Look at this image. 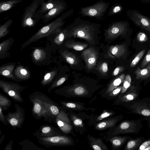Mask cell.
Wrapping results in <instances>:
<instances>
[{
	"label": "cell",
	"mask_w": 150,
	"mask_h": 150,
	"mask_svg": "<svg viewBox=\"0 0 150 150\" xmlns=\"http://www.w3.org/2000/svg\"><path fill=\"white\" fill-rule=\"evenodd\" d=\"M29 99L33 104V115L36 120L44 117L45 121L51 123L57 117L71 124L66 110L43 93L35 91L29 95Z\"/></svg>",
	"instance_id": "cell-1"
},
{
	"label": "cell",
	"mask_w": 150,
	"mask_h": 150,
	"mask_svg": "<svg viewBox=\"0 0 150 150\" xmlns=\"http://www.w3.org/2000/svg\"><path fill=\"white\" fill-rule=\"evenodd\" d=\"M100 25L99 24L92 23L78 17L66 28L68 30L67 38H79L85 40L90 44H93L94 36L99 32Z\"/></svg>",
	"instance_id": "cell-2"
},
{
	"label": "cell",
	"mask_w": 150,
	"mask_h": 150,
	"mask_svg": "<svg viewBox=\"0 0 150 150\" xmlns=\"http://www.w3.org/2000/svg\"><path fill=\"white\" fill-rule=\"evenodd\" d=\"M74 12V9H71L54 21L41 28L35 33L22 44L20 52L33 42L43 38L59 33L62 30V27L66 22L64 20L70 16Z\"/></svg>",
	"instance_id": "cell-3"
},
{
	"label": "cell",
	"mask_w": 150,
	"mask_h": 150,
	"mask_svg": "<svg viewBox=\"0 0 150 150\" xmlns=\"http://www.w3.org/2000/svg\"><path fill=\"white\" fill-rule=\"evenodd\" d=\"M53 92L57 94L67 98H89L93 96L94 93L93 91L91 90L86 86L80 84L65 86L62 88L56 89Z\"/></svg>",
	"instance_id": "cell-4"
},
{
	"label": "cell",
	"mask_w": 150,
	"mask_h": 150,
	"mask_svg": "<svg viewBox=\"0 0 150 150\" xmlns=\"http://www.w3.org/2000/svg\"><path fill=\"white\" fill-rule=\"evenodd\" d=\"M110 5L109 2L100 0L90 6L81 8L79 13L81 17H89L100 19L105 15Z\"/></svg>",
	"instance_id": "cell-5"
},
{
	"label": "cell",
	"mask_w": 150,
	"mask_h": 150,
	"mask_svg": "<svg viewBox=\"0 0 150 150\" xmlns=\"http://www.w3.org/2000/svg\"><path fill=\"white\" fill-rule=\"evenodd\" d=\"M33 49L31 54L32 62L35 64L41 66L49 64L52 62V51L53 48L52 45L46 46L45 47H35Z\"/></svg>",
	"instance_id": "cell-6"
},
{
	"label": "cell",
	"mask_w": 150,
	"mask_h": 150,
	"mask_svg": "<svg viewBox=\"0 0 150 150\" xmlns=\"http://www.w3.org/2000/svg\"><path fill=\"white\" fill-rule=\"evenodd\" d=\"M38 142L47 148L56 146H69L75 145L73 138L61 135L53 137L36 138Z\"/></svg>",
	"instance_id": "cell-7"
},
{
	"label": "cell",
	"mask_w": 150,
	"mask_h": 150,
	"mask_svg": "<svg viewBox=\"0 0 150 150\" xmlns=\"http://www.w3.org/2000/svg\"><path fill=\"white\" fill-rule=\"evenodd\" d=\"M27 86H23L17 83L0 79V88L6 94L14 101L19 103L24 101L21 93Z\"/></svg>",
	"instance_id": "cell-8"
},
{
	"label": "cell",
	"mask_w": 150,
	"mask_h": 150,
	"mask_svg": "<svg viewBox=\"0 0 150 150\" xmlns=\"http://www.w3.org/2000/svg\"><path fill=\"white\" fill-rule=\"evenodd\" d=\"M44 0H33L28 6L24 10L22 16L21 25L23 28H30L35 26L36 23L34 17L41 4Z\"/></svg>",
	"instance_id": "cell-9"
},
{
	"label": "cell",
	"mask_w": 150,
	"mask_h": 150,
	"mask_svg": "<svg viewBox=\"0 0 150 150\" xmlns=\"http://www.w3.org/2000/svg\"><path fill=\"white\" fill-rule=\"evenodd\" d=\"M129 29L128 22L125 21H117L110 25L106 30L105 34L107 39H112L125 35Z\"/></svg>",
	"instance_id": "cell-10"
},
{
	"label": "cell",
	"mask_w": 150,
	"mask_h": 150,
	"mask_svg": "<svg viewBox=\"0 0 150 150\" xmlns=\"http://www.w3.org/2000/svg\"><path fill=\"white\" fill-rule=\"evenodd\" d=\"M15 112H9L5 115L6 121L14 129L21 128L25 122V111L23 108L17 103L14 105Z\"/></svg>",
	"instance_id": "cell-11"
},
{
	"label": "cell",
	"mask_w": 150,
	"mask_h": 150,
	"mask_svg": "<svg viewBox=\"0 0 150 150\" xmlns=\"http://www.w3.org/2000/svg\"><path fill=\"white\" fill-rule=\"evenodd\" d=\"M127 16L137 26L150 34V18L135 9L128 10Z\"/></svg>",
	"instance_id": "cell-12"
},
{
	"label": "cell",
	"mask_w": 150,
	"mask_h": 150,
	"mask_svg": "<svg viewBox=\"0 0 150 150\" xmlns=\"http://www.w3.org/2000/svg\"><path fill=\"white\" fill-rule=\"evenodd\" d=\"M137 126L134 122L125 121L118 125L110 128L106 133L109 138L120 134L134 133L136 132Z\"/></svg>",
	"instance_id": "cell-13"
},
{
	"label": "cell",
	"mask_w": 150,
	"mask_h": 150,
	"mask_svg": "<svg viewBox=\"0 0 150 150\" xmlns=\"http://www.w3.org/2000/svg\"><path fill=\"white\" fill-rule=\"evenodd\" d=\"M62 132L60 129L44 124L40 125L39 129L34 132L33 135L35 138L50 137L62 135Z\"/></svg>",
	"instance_id": "cell-14"
},
{
	"label": "cell",
	"mask_w": 150,
	"mask_h": 150,
	"mask_svg": "<svg viewBox=\"0 0 150 150\" xmlns=\"http://www.w3.org/2000/svg\"><path fill=\"white\" fill-rule=\"evenodd\" d=\"M67 6L64 1L61 0L54 7L42 17L41 19L43 22L46 23L58 16L66 9Z\"/></svg>",
	"instance_id": "cell-15"
},
{
	"label": "cell",
	"mask_w": 150,
	"mask_h": 150,
	"mask_svg": "<svg viewBox=\"0 0 150 150\" xmlns=\"http://www.w3.org/2000/svg\"><path fill=\"white\" fill-rule=\"evenodd\" d=\"M61 0H48L46 2L44 1L41 4L39 8L37 11L34 17L35 23H37L43 16L54 7Z\"/></svg>",
	"instance_id": "cell-16"
},
{
	"label": "cell",
	"mask_w": 150,
	"mask_h": 150,
	"mask_svg": "<svg viewBox=\"0 0 150 150\" xmlns=\"http://www.w3.org/2000/svg\"><path fill=\"white\" fill-rule=\"evenodd\" d=\"M82 55L88 69H91L96 65L98 58V53L91 47L83 51Z\"/></svg>",
	"instance_id": "cell-17"
},
{
	"label": "cell",
	"mask_w": 150,
	"mask_h": 150,
	"mask_svg": "<svg viewBox=\"0 0 150 150\" xmlns=\"http://www.w3.org/2000/svg\"><path fill=\"white\" fill-rule=\"evenodd\" d=\"M16 64V62H11L2 65L0 67V75L13 81L19 82L13 74Z\"/></svg>",
	"instance_id": "cell-18"
},
{
	"label": "cell",
	"mask_w": 150,
	"mask_h": 150,
	"mask_svg": "<svg viewBox=\"0 0 150 150\" xmlns=\"http://www.w3.org/2000/svg\"><path fill=\"white\" fill-rule=\"evenodd\" d=\"M13 74L19 82L26 81L31 76V72L28 68L20 64L15 67Z\"/></svg>",
	"instance_id": "cell-19"
},
{
	"label": "cell",
	"mask_w": 150,
	"mask_h": 150,
	"mask_svg": "<svg viewBox=\"0 0 150 150\" xmlns=\"http://www.w3.org/2000/svg\"><path fill=\"white\" fill-rule=\"evenodd\" d=\"M125 76V74H122L111 81L107 87L101 91L100 94L102 97L105 98L107 95L113 90L119 86L120 85L123 83Z\"/></svg>",
	"instance_id": "cell-20"
},
{
	"label": "cell",
	"mask_w": 150,
	"mask_h": 150,
	"mask_svg": "<svg viewBox=\"0 0 150 150\" xmlns=\"http://www.w3.org/2000/svg\"><path fill=\"white\" fill-rule=\"evenodd\" d=\"M122 118L121 115L117 116L99 122L95 126V129L97 130H102L113 127Z\"/></svg>",
	"instance_id": "cell-21"
},
{
	"label": "cell",
	"mask_w": 150,
	"mask_h": 150,
	"mask_svg": "<svg viewBox=\"0 0 150 150\" xmlns=\"http://www.w3.org/2000/svg\"><path fill=\"white\" fill-rule=\"evenodd\" d=\"M14 42L13 38H10L0 43V59H4L9 56V51Z\"/></svg>",
	"instance_id": "cell-22"
},
{
	"label": "cell",
	"mask_w": 150,
	"mask_h": 150,
	"mask_svg": "<svg viewBox=\"0 0 150 150\" xmlns=\"http://www.w3.org/2000/svg\"><path fill=\"white\" fill-rule=\"evenodd\" d=\"M87 137L89 146L92 149L95 150H109L102 138H96L89 134L88 135Z\"/></svg>",
	"instance_id": "cell-23"
},
{
	"label": "cell",
	"mask_w": 150,
	"mask_h": 150,
	"mask_svg": "<svg viewBox=\"0 0 150 150\" xmlns=\"http://www.w3.org/2000/svg\"><path fill=\"white\" fill-rule=\"evenodd\" d=\"M137 93L135 90H131L127 93L120 94L114 101L115 105H121L128 102L133 100L137 96Z\"/></svg>",
	"instance_id": "cell-24"
},
{
	"label": "cell",
	"mask_w": 150,
	"mask_h": 150,
	"mask_svg": "<svg viewBox=\"0 0 150 150\" xmlns=\"http://www.w3.org/2000/svg\"><path fill=\"white\" fill-rule=\"evenodd\" d=\"M60 103L62 105V108L65 110H75L78 111H81L84 110H88L90 108H87L84 107V104L83 103L65 102L61 101Z\"/></svg>",
	"instance_id": "cell-25"
},
{
	"label": "cell",
	"mask_w": 150,
	"mask_h": 150,
	"mask_svg": "<svg viewBox=\"0 0 150 150\" xmlns=\"http://www.w3.org/2000/svg\"><path fill=\"white\" fill-rule=\"evenodd\" d=\"M126 137L114 136L108 138V140L111 143L112 149H117L120 148L128 139Z\"/></svg>",
	"instance_id": "cell-26"
},
{
	"label": "cell",
	"mask_w": 150,
	"mask_h": 150,
	"mask_svg": "<svg viewBox=\"0 0 150 150\" xmlns=\"http://www.w3.org/2000/svg\"><path fill=\"white\" fill-rule=\"evenodd\" d=\"M58 71L59 69L55 67L51 71L47 73L44 75L43 79L40 81L41 84L43 86L50 84L58 74Z\"/></svg>",
	"instance_id": "cell-27"
},
{
	"label": "cell",
	"mask_w": 150,
	"mask_h": 150,
	"mask_svg": "<svg viewBox=\"0 0 150 150\" xmlns=\"http://www.w3.org/2000/svg\"><path fill=\"white\" fill-rule=\"evenodd\" d=\"M126 50L125 44L117 45L110 46L108 51L117 58H120L125 53Z\"/></svg>",
	"instance_id": "cell-28"
},
{
	"label": "cell",
	"mask_w": 150,
	"mask_h": 150,
	"mask_svg": "<svg viewBox=\"0 0 150 150\" xmlns=\"http://www.w3.org/2000/svg\"><path fill=\"white\" fill-rule=\"evenodd\" d=\"M54 123L57 125L64 133L68 134L72 133L73 128L71 125L57 117L55 118Z\"/></svg>",
	"instance_id": "cell-29"
},
{
	"label": "cell",
	"mask_w": 150,
	"mask_h": 150,
	"mask_svg": "<svg viewBox=\"0 0 150 150\" xmlns=\"http://www.w3.org/2000/svg\"><path fill=\"white\" fill-rule=\"evenodd\" d=\"M136 79H144L150 77V62L144 68L141 69L139 67L137 68L135 72Z\"/></svg>",
	"instance_id": "cell-30"
},
{
	"label": "cell",
	"mask_w": 150,
	"mask_h": 150,
	"mask_svg": "<svg viewBox=\"0 0 150 150\" xmlns=\"http://www.w3.org/2000/svg\"><path fill=\"white\" fill-rule=\"evenodd\" d=\"M22 1V0H9L1 2L0 13L1 14L11 9L15 6L17 4Z\"/></svg>",
	"instance_id": "cell-31"
},
{
	"label": "cell",
	"mask_w": 150,
	"mask_h": 150,
	"mask_svg": "<svg viewBox=\"0 0 150 150\" xmlns=\"http://www.w3.org/2000/svg\"><path fill=\"white\" fill-rule=\"evenodd\" d=\"M59 52L63 59L69 64L72 65L77 64V58L72 53L67 50H61Z\"/></svg>",
	"instance_id": "cell-32"
},
{
	"label": "cell",
	"mask_w": 150,
	"mask_h": 150,
	"mask_svg": "<svg viewBox=\"0 0 150 150\" xmlns=\"http://www.w3.org/2000/svg\"><path fill=\"white\" fill-rule=\"evenodd\" d=\"M18 144L21 146V150H44L35 145L32 142L27 139L20 142Z\"/></svg>",
	"instance_id": "cell-33"
},
{
	"label": "cell",
	"mask_w": 150,
	"mask_h": 150,
	"mask_svg": "<svg viewBox=\"0 0 150 150\" xmlns=\"http://www.w3.org/2000/svg\"><path fill=\"white\" fill-rule=\"evenodd\" d=\"M68 30L66 28L62 30L59 33L55 35L52 41V43L54 45H61L65 39L67 38Z\"/></svg>",
	"instance_id": "cell-34"
},
{
	"label": "cell",
	"mask_w": 150,
	"mask_h": 150,
	"mask_svg": "<svg viewBox=\"0 0 150 150\" xmlns=\"http://www.w3.org/2000/svg\"><path fill=\"white\" fill-rule=\"evenodd\" d=\"M66 47L73 49L76 51H81L86 48L88 45L86 44L68 41L64 45Z\"/></svg>",
	"instance_id": "cell-35"
},
{
	"label": "cell",
	"mask_w": 150,
	"mask_h": 150,
	"mask_svg": "<svg viewBox=\"0 0 150 150\" xmlns=\"http://www.w3.org/2000/svg\"><path fill=\"white\" fill-rule=\"evenodd\" d=\"M13 23L12 19H9L4 24L0 25V38L4 37L8 35L10 32V30L8 29L10 26Z\"/></svg>",
	"instance_id": "cell-36"
},
{
	"label": "cell",
	"mask_w": 150,
	"mask_h": 150,
	"mask_svg": "<svg viewBox=\"0 0 150 150\" xmlns=\"http://www.w3.org/2000/svg\"><path fill=\"white\" fill-rule=\"evenodd\" d=\"M67 79V77L66 76H62L57 78H55L50 84L48 89V92L50 93L53 89L59 87Z\"/></svg>",
	"instance_id": "cell-37"
},
{
	"label": "cell",
	"mask_w": 150,
	"mask_h": 150,
	"mask_svg": "<svg viewBox=\"0 0 150 150\" xmlns=\"http://www.w3.org/2000/svg\"><path fill=\"white\" fill-rule=\"evenodd\" d=\"M12 104L11 100L6 96L0 93V107L3 111L8 109Z\"/></svg>",
	"instance_id": "cell-38"
},
{
	"label": "cell",
	"mask_w": 150,
	"mask_h": 150,
	"mask_svg": "<svg viewBox=\"0 0 150 150\" xmlns=\"http://www.w3.org/2000/svg\"><path fill=\"white\" fill-rule=\"evenodd\" d=\"M142 141L140 138L131 140L127 143L125 149V150H131L137 148L142 142Z\"/></svg>",
	"instance_id": "cell-39"
},
{
	"label": "cell",
	"mask_w": 150,
	"mask_h": 150,
	"mask_svg": "<svg viewBox=\"0 0 150 150\" xmlns=\"http://www.w3.org/2000/svg\"><path fill=\"white\" fill-rule=\"evenodd\" d=\"M122 86V85L121 86L114 89L107 95L105 98L108 100L115 99L120 94Z\"/></svg>",
	"instance_id": "cell-40"
},
{
	"label": "cell",
	"mask_w": 150,
	"mask_h": 150,
	"mask_svg": "<svg viewBox=\"0 0 150 150\" xmlns=\"http://www.w3.org/2000/svg\"><path fill=\"white\" fill-rule=\"evenodd\" d=\"M123 10V8L121 4H116L110 8L107 15L109 16L114 15L121 12Z\"/></svg>",
	"instance_id": "cell-41"
},
{
	"label": "cell",
	"mask_w": 150,
	"mask_h": 150,
	"mask_svg": "<svg viewBox=\"0 0 150 150\" xmlns=\"http://www.w3.org/2000/svg\"><path fill=\"white\" fill-rule=\"evenodd\" d=\"M131 78L129 74L127 75L123 82L122 89L120 94H124L130 87L131 83Z\"/></svg>",
	"instance_id": "cell-42"
},
{
	"label": "cell",
	"mask_w": 150,
	"mask_h": 150,
	"mask_svg": "<svg viewBox=\"0 0 150 150\" xmlns=\"http://www.w3.org/2000/svg\"><path fill=\"white\" fill-rule=\"evenodd\" d=\"M69 115L70 118L74 126L80 128L83 127H84V124L81 119L77 117L74 115L71 114V113Z\"/></svg>",
	"instance_id": "cell-43"
},
{
	"label": "cell",
	"mask_w": 150,
	"mask_h": 150,
	"mask_svg": "<svg viewBox=\"0 0 150 150\" xmlns=\"http://www.w3.org/2000/svg\"><path fill=\"white\" fill-rule=\"evenodd\" d=\"M115 113L113 111H111L104 110L103 112L98 116L96 120V121L99 122L103 120L110 117Z\"/></svg>",
	"instance_id": "cell-44"
},
{
	"label": "cell",
	"mask_w": 150,
	"mask_h": 150,
	"mask_svg": "<svg viewBox=\"0 0 150 150\" xmlns=\"http://www.w3.org/2000/svg\"><path fill=\"white\" fill-rule=\"evenodd\" d=\"M145 52V50H142L132 60L130 64V67H134L137 64L140 60L142 57Z\"/></svg>",
	"instance_id": "cell-45"
},
{
	"label": "cell",
	"mask_w": 150,
	"mask_h": 150,
	"mask_svg": "<svg viewBox=\"0 0 150 150\" xmlns=\"http://www.w3.org/2000/svg\"><path fill=\"white\" fill-rule=\"evenodd\" d=\"M137 40L140 42H143L146 41L148 38L146 35L144 33L142 32L139 33L137 35Z\"/></svg>",
	"instance_id": "cell-46"
},
{
	"label": "cell",
	"mask_w": 150,
	"mask_h": 150,
	"mask_svg": "<svg viewBox=\"0 0 150 150\" xmlns=\"http://www.w3.org/2000/svg\"><path fill=\"white\" fill-rule=\"evenodd\" d=\"M150 62V48L149 50L141 64V68H144Z\"/></svg>",
	"instance_id": "cell-47"
},
{
	"label": "cell",
	"mask_w": 150,
	"mask_h": 150,
	"mask_svg": "<svg viewBox=\"0 0 150 150\" xmlns=\"http://www.w3.org/2000/svg\"><path fill=\"white\" fill-rule=\"evenodd\" d=\"M99 70L102 74H106L108 71L107 64L105 62L102 63L99 67Z\"/></svg>",
	"instance_id": "cell-48"
},
{
	"label": "cell",
	"mask_w": 150,
	"mask_h": 150,
	"mask_svg": "<svg viewBox=\"0 0 150 150\" xmlns=\"http://www.w3.org/2000/svg\"><path fill=\"white\" fill-rule=\"evenodd\" d=\"M139 150H150V140L144 142L139 147Z\"/></svg>",
	"instance_id": "cell-49"
},
{
	"label": "cell",
	"mask_w": 150,
	"mask_h": 150,
	"mask_svg": "<svg viewBox=\"0 0 150 150\" xmlns=\"http://www.w3.org/2000/svg\"><path fill=\"white\" fill-rule=\"evenodd\" d=\"M3 111L2 108L0 107V120L4 125H7L8 123Z\"/></svg>",
	"instance_id": "cell-50"
},
{
	"label": "cell",
	"mask_w": 150,
	"mask_h": 150,
	"mask_svg": "<svg viewBox=\"0 0 150 150\" xmlns=\"http://www.w3.org/2000/svg\"><path fill=\"white\" fill-rule=\"evenodd\" d=\"M124 67L123 66H119L117 67L113 71L112 75L116 76L124 71Z\"/></svg>",
	"instance_id": "cell-51"
},
{
	"label": "cell",
	"mask_w": 150,
	"mask_h": 150,
	"mask_svg": "<svg viewBox=\"0 0 150 150\" xmlns=\"http://www.w3.org/2000/svg\"><path fill=\"white\" fill-rule=\"evenodd\" d=\"M13 144V140L11 139L7 144L4 149V150H12V146Z\"/></svg>",
	"instance_id": "cell-52"
},
{
	"label": "cell",
	"mask_w": 150,
	"mask_h": 150,
	"mask_svg": "<svg viewBox=\"0 0 150 150\" xmlns=\"http://www.w3.org/2000/svg\"><path fill=\"white\" fill-rule=\"evenodd\" d=\"M141 114L145 116L150 115V110L147 109H142L141 111Z\"/></svg>",
	"instance_id": "cell-53"
},
{
	"label": "cell",
	"mask_w": 150,
	"mask_h": 150,
	"mask_svg": "<svg viewBox=\"0 0 150 150\" xmlns=\"http://www.w3.org/2000/svg\"><path fill=\"white\" fill-rule=\"evenodd\" d=\"M5 135L4 134H3L2 137L0 138V144H1L3 140L4 139Z\"/></svg>",
	"instance_id": "cell-54"
},
{
	"label": "cell",
	"mask_w": 150,
	"mask_h": 150,
	"mask_svg": "<svg viewBox=\"0 0 150 150\" xmlns=\"http://www.w3.org/2000/svg\"><path fill=\"white\" fill-rule=\"evenodd\" d=\"M143 3H148L150 2V0H141Z\"/></svg>",
	"instance_id": "cell-55"
}]
</instances>
